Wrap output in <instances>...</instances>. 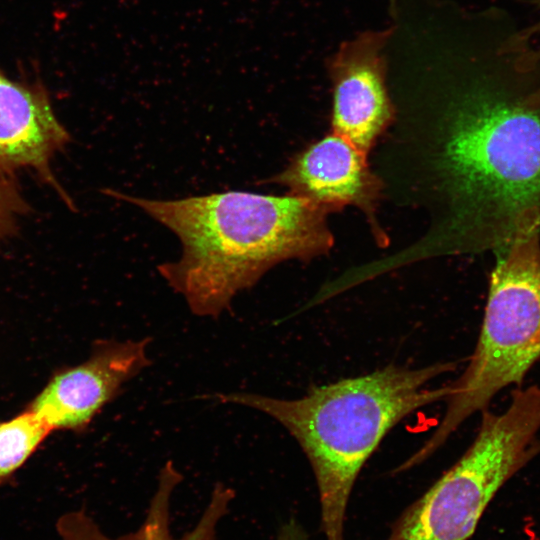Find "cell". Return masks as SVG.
I'll use <instances>...</instances> for the list:
<instances>
[{
  "label": "cell",
  "mask_w": 540,
  "mask_h": 540,
  "mask_svg": "<svg viewBox=\"0 0 540 540\" xmlns=\"http://www.w3.org/2000/svg\"><path fill=\"white\" fill-rule=\"evenodd\" d=\"M504 14L441 117L432 166L462 252L540 231V47Z\"/></svg>",
  "instance_id": "cell-1"
},
{
  "label": "cell",
  "mask_w": 540,
  "mask_h": 540,
  "mask_svg": "<svg viewBox=\"0 0 540 540\" xmlns=\"http://www.w3.org/2000/svg\"><path fill=\"white\" fill-rule=\"evenodd\" d=\"M171 230L182 254L158 266L191 313L217 318L274 265L327 252L333 237L323 207L296 195L227 191L174 200L110 191Z\"/></svg>",
  "instance_id": "cell-2"
},
{
  "label": "cell",
  "mask_w": 540,
  "mask_h": 540,
  "mask_svg": "<svg viewBox=\"0 0 540 540\" xmlns=\"http://www.w3.org/2000/svg\"><path fill=\"white\" fill-rule=\"evenodd\" d=\"M438 362L418 369L389 365L370 374L314 386L297 399L251 392L216 393L223 404L260 411L298 442L315 475L325 540H345L346 510L362 467L403 418L445 400L451 387H426L456 368Z\"/></svg>",
  "instance_id": "cell-3"
},
{
  "label": "cell",
  "mask_w": 540,
  "mask_h": 540,
  "mask_svg": "<svg viewBox=\"0 0 540 540\" xmlns=\"http://www.w3.org/2000/svg\"><path fill=\"white\" fill-rule=\"evenodd\" d=\"M496 254L474 353L450 384L442 420L400 471L431 456L469 416L486 410L502 389L521 385L540 360V231L517 236Z\"/></svg>",
  "instance_id": "cell-4"
},
{
  "label": "cell",
  "mask_w": 540,
  "mask_h": 540,
  "mask_svg": "<svg viewBox=\"0 0 540 540\" xmlns=\"http://www.w3.org/2000/svg\"><path fill=\"white\" fill-rule=\"evenodd\" d=\"M540 386L516 388L508 408L482 411L472 444L399 516L386 540H467L499 489L540 453Z\"/></svg>",
  "instance_id": "cell-5"
},
{
  "label": "cell",
  "mask_w": 540,
  "mask_h": 540,
  "mask_svg": "<svg viewBox=\"0 0 540 540\" xmlns=\"http://www.w3.org/2000/svg\"><path fill=\"white\" fill-rule=\"evenodd\" d=\"M151 340L97 341L87 360L53 375L27 409L51 432L85 431L124 385L151 365L147 353Z\"/></svg>",
  "instance_id": "cell-6"
},
{
  "label": "cell",
  "mask_w": 540,
  "mask_h": 540,
  "mask_svg": "<svg viewBox=\"0 0 540 540\" xmlns=\"http://www.w3.org/2000/svg\"><path fill=\"white\" fill-rule=\"evenodd\" d=\"M393 29L365 31L343 42L328 61L333 84V133L367 155L391 123L385 47Z\"/></svg>",
  "instance_id": "cell-7"
},
{
  "label": "cell",
  "mask_w": 540,
  "mask_h": 540,
  "mask_svg": "<svg viewBox=\"0 0 540 540\" xmlns=\"http://www.w3.org/2000/svg\"><path fill=\"white\" fill-rule=\"evenodd\" d=\"M69 141L46 88L39 82L11 79L0 69V173L31 170L71 207L51 171L53 158Z\"/></svg>",
  "instance_id": "cell-8"
},
{
  "label": "cell",
  "mask_w": 540,
  "mask_h": 540,
  "mask_svg": "<svg viewBox=\"0 0 540 540\" xmlns=\"http://www.w3.org/2000/svg\"><path fill=\"white\" fill-rule=\"evenodd\" d=\"M288 188L327 211L355 205L373 208L380 183L366 162V154L333 133L298 154L282 172L261 181Z\"/></svg>",
  "instance_id": "cell-9"
},
{
  "label": "cell",
  "mask_w": 540,
  "mask_h": 540,
  "mask_svg": "<svg viewBox=\"0 0 540 540\" xmlns=\"http://www.w3.org/2000/svg\"><path fill=\"white\" fill-rule=\"evenodd\" d=\"M183 476L172 461H167L158 473L157 487L140 527L128 534L111 538L84 511L63 514L56 522L61 540H215L221 519L235 497L234 490L216 483L210 499L195 526L179 538L171 531V500Z\"/></svg>",
  "instance_id": "cell-10"
},
{
  "label": "cell",
  "mask_w": 540,
  "mask_h": 540,
  "mask_svg": "<svg viewBox=\"0 0 540 540\" xmlns=\"http://www.w3.org/2000/svg\"><path fill=\"white\" fill-rule=\"evenodd\" d=\"M50 432L29 409L0 422V485L24 465Z\"/></svg>",
  "instance_id": "cell-11"
},
{
  "label": "cell",
  "mask_w": 540,
  "mask_h": 540,
  "mask_svg": "<svg viewBox=\"0 0 540 540\" xmlns=\"http://www.w3.org/2000/svg\"><path fill=\"white\" fill-rule=\"evenodd\" d=\"M28 208L15 183L0 173V241L16 231L20 217Z\"/></svg>",
  "instance_id": "cell-12"
},
{
  "label": "cell",
  "mask_w": 540,
  "mask_h": 540,
  "mask_svg": "<svg viewBox=\"0 0 540 540\" xmlns=\"http://www.w3.org/2000/svg\"><path fill=\"white\" fill-rule=\"evenodd\" d=\"M276 540H312V538L298 521L291 519L281 526Z\"/></svg>",
  "instance_id": "cell-13"
},
{
  "label": "cell",
  "mask_w": 540,
  "mask_h": 540,
  "mask_svg": "<svg viewBox=\"0 0 540 540\" xmlns=\"http://www.w3.org/2000/svg\"><path fill=\"white\" fill-rule=\"evenodd\" d=\"M533 4L537 9H540V0H534ZM524 29L531 38H534L537 34L540 33V20L528 27H524Z\"/></svg>",
  "instance_id": "cell-14"
}]
</instances>
